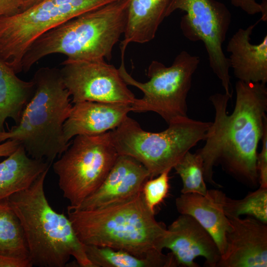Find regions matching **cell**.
Wrapping results in <instances>:
<instances>
[{"mask_svg": "<svg viewBox=\"0 0 267 267\" xmlns=\"http://www.w3.org/2000/svg\"><path fill=\"white\" fill-rule=\"evenodd\" d=\"M236 100L232 113L227 112L231 98L216 93L209 99L215 118L203 147L197 150L203 162L205 180L218 187L213 179V168L221 164L230 174L249 184L259 183L257 149L267 126V88L265 83L235 84Z\"/></svg>", "mask_w": 267, "mask_h": 267, "instance_id": "6da1fadb", "label": "cell"}, {"mask_svg": "<svg viewBox=\"0 0 267 267\" xmlns=\"http://www.w3.org/2000/svg\"><path fill=\"white\" fill-rule=\"evenodd\" d=\"M67 208L75 233L84 245L121 250L141 258L163 254L167 228L156 220L142 190L94 209Z\"/></svg>", "mask_w": 267, "mask_h": 267, "instance_id": "7a4b0ae2", "label": "cell"}, {"mask_svg": "<svg viewBox=\"0 0 267 267\" xmlns=\"http://www.w3.org/2000/svg\"><path fill=\"white\" fill-rule=\"evenodd\" d=\"M130 0H117L80 15L42 35L21 63L27 72L40 59L62 54L72 60H110L114 46L126 30Z\"/></svg>", "mask_w": 267, "mask_h": 267, "instance_id": "3957f363", "label": "cell"}, {"mask_svg": "<svg viewBox=\"0 0 267 267\" xmlns=\"http://www.w3.org/2000/svg\"><path fill=\"white\" fill-rule=\"evenodd\" d=\"M48 168L28 188L8 199L22 225L33 266L64 267L71 257L82 267H93L68 217L56 212L44 191Z\"/></svg>", "mask_w": 267, "mask_h": 267, "instance_id": "277c9868", "label": "cell"}, {"mask_svg": "<svg viewBox=\"0 0 267 267\" xmlns=\"http://www.w3.org/2000/svg\"><path fill=\"white\" fill-rule=\"evenodd\" d=\"M32 80L35 84L33 95L19 122L0 134V143L16 140L30 157L52 164L71 143L65 139L63 125L73 105L60 69L40 68Z\"/></svg>", "mask_w": 267, "mask_h": 267, "instance_id": "5b68a950", "label": "cell"}, {"mask_svg": "<svg viewBox=\"0 0 267 267\" xmlns=\"http://www.w3.org/2000/svg\"><path fill=\"white\" fill-rule=\"evenodd\" d=\"M212 123L187 116L170 123L161 132L152 133L143 130L127 116L109 133L119 155L139 161L152 178L171 170L187 152L200 141L205 140Z\"/></svg>", "mask_w": 267, "mask_h": 267, "instance_id": "8992f818", "label": "cell"}, {"mask_svg": "<svg viewBox=\"0 0 267 267\" xmlns=\"http://www.w3.org/2000/svg\"><path fill=\"white\" fill-rule=\"evenodd\" d=\"M124 57L125 53H121L118 68L121 76L127 85L138 88L143 93L141 98H135L131 104V111L154 112L168 124L187 116V96L200 63L199 56L182 51L169 67L153 60L147 69L149 80L145 83L136 81L128 73Z\"/></svg>", "mask_w": 267, "mask_h": 267, "instance_id": "52a82bcc", "label": "cell"}, {"mask_svg": "<svg viewBox=\"0 0 267 267\" xmlns=\"http://www.w3.org/2000/svg\"><path fill=\"white\" fill-rule=\"evenodd\" d=\"M117 0H42L0 17V58L17 74L30 45L46 32L85 12Z\"/></svg>", "mask_w": 267, "mask_h": 267, "instance_id": "ba28073f", "label": "cell"}, {"mask_svg": "<svg viewBox=\"0 0 267 267\" xmlns=\"http://www.w3.org/2000/svg\"><path fill=\"white\" fill-rule=\"evenodd\" d=\"M118 155L109 132L74 137L52 166L69 206H78L100 186Z\"/></svg>", "mask_w": 267, "mask_h": 267, "instance_id": "9c48e42d", "label": "cell"}, {"mask_svg": "<svg viewBox=\"0 0 267 267\" xmlns=\"http://www.w3.org/2000/svg\"><path fill=\"white\" fill-rule=\"evenodd\" d=\"M177 10L185 12L180 27L189 40L203 42L209 65L220 80L225 93L232 97L229 63L222 50L231 15L225 4L216 0H173L168 16Z\"/></svg>", "mask_w": 267, "mask_h": 267, "instance_id": "30bf717a", "label": "cell"}, {"mask_svg": "<svg viewBox=\"0 0 267 267\" xmlns=\"http://www.w3.org/2000/svg\"><path fill=\"white\" fill-rule=\"evenodd\" d=\"M60 69L73 104L83 101L132 104L136 98L118 69L105 59H66Z\"/></svg>", "mask_w": 267, "mask_h": 267, "instance_id": "8fae6325", "label": "cell"}, {"mask_svg": "<svg viewBox=\"0 0 267 267\" xmlns=\"http://www.w3.org/2000/svg\"><path fill=\"white\" fill-rule=\"evenodd\" d=\"M163 249L171 250L177 266L198 267L194 262L198 257L206 265L217 267L221 254L210 234L192 217L181 214L167 228Z\"/></svg>", "mask_w": 267, "mask_h": 267, "instance_id": "7c38bea8", "label": "cell"}, {"mask_svg": "<svg viewBox=\"0 0 267 267\" xmlns=\"http://www.w3.org/2000/svg\"><path fill=\"white\" fill-rule=\"evenodd\" d=\"M228 219L231 229L217 267H267V224L251 217Z\"/></svg>", "mask_w": 267, "mask_h": 267, "instance_id": "4fadbf2b", "label": "cell"}, {"mask_svg": "<svg viewBox=\"0 0 267 267\" xmlns=\"http://www.w3.org/2000/svg\"><path fill=\"white\" fill-rule=\"evenodd\" d=\"M150 175L145 167L134 158L119 155L100 186L76 207L91 210L132 197L142 190Z\"/></svg>", "mask_w": 267, "mask_h": 267, "instance_id": "5bb4252c", "label": "cell"}, {"mask_svg": "<svg viewBox=\"0 0 267 267\" xmlns=\"http://www.w3.org/2000/svg\"><path fill=\"white\" fill-rule=\"evenodd\" d=\"M131 111V105L122 103L83 101L74 103L63 125L65 140L77 135H97L117 127Z\"/></svg>", "mask_w": 267, "mask_h": 267, "instance_id": "9a60e30c", "label": "cell"}, {"mask_svg": "<svg viewBox=\"0 0 267 267\" xmlns=\"http://www.w3.org/2000/svg\"><path fill=\"white\" fill-rule=\"evenodd\" d=\"M223 192L208 190L206 195L196 193L181 194L176 199L177 211L195 219L212 236L221 256L226 247V235L231 225L222 203Z\"/></svg>", "mask_w": 267, "mask_h": 267, "instance_id": "2e32d148", "label": "cell"}, {"mask_svg": "<svg viewBox=\"0 0 267 267\" xmlns=\"http://www.w3.org/2000/svg\"><path fill=\"white\" fill-rule=\"evenodd\" d=\"M259 21L245 29H239L228 42L230 68L239 81L267 82V35L259 44L251 42L253 31Z\"/></svg>", "mask_w": 267, "mask_h": 267, "instance_id": "e0dca14e", "label": "cell"}, {"mask_svg": "<svg viewBox=\"0 0 267 267\" xmlns=\"http://www.w3.org/2000/svg\"><path fill=\"white\" fill-rule=\"evenodd\" d=\"M173 0H130L127 25L121 50L129 44L146 43L155 37Z\"/></svg>", "mask_w": 267, "mask_h": 267, "instance_id": "ac0fdd59", "label": "cell"}, {"mask_svg": "<svg viewBox=\"0 0 267 267\" xmlns=\"http://www.w3.org/2000/svg\"><path fill=\"white\" fill-rule=\"evenodd\" d=\"M0 162V200L28 188L51 164L30 157L20 144Z\"/></svg>", "mask_w": 267, "mask_h": 267, "instance_id": "d6986e66", "label": "cell"}, {"mask_svg": "<svg viewBox=\"0 0 267 267\" xmlns=\"http://www.w3.org/2000/svg\"><path fill=\"white\" fill-rule=\"evenodd\" d=\"M35 84L25 81L0 58V134L5 131L7 119L17 124L26 104L33 95Z\"/></svg>", "mask_w": 267, "mask_h": 267, "instance_id": "ffe728a7", "label": "cell"}, {"mask_svg": "<svg viewBox=\"0 0 267 267\" xmlns=\"http://www.w3.org/2000/svg\"><path fill=\"white\" fill-rule=\"evenodd\" d=\"M88 258L93 267H175L171 253L139 257L126 251L107 247L85 245Z\"/></svg>", "mask_w": 267, "mask_h": 267, "instance_id": "44dd1931", "label": "cell"}, {"mask_svg": "<svg viewBox=\"0 0 267 267\" xmlns=\"http://www.w3.org/2000/svg\"><path fill=\"white\" fill-rule=\"evenodd\" d=\"M0 255L30 260L22 225L8 198L0 200Z\"/></svg>", "mask_w": 267, "mask_h": 267, "instance_id": "7402d4cb", "label": "cell"}, {"mask_svg": "<svg viewBox=\"0 0 267 267\" xmlns=\"http://www.w3.org/2000/svg\"><path fill=\"white\" fill-rule=\"evenodd\" d=\"M222 203L227 218L247 215L267 223V188L260 187L240 200L230 199L223 193Z\"/></svg>", "mask_w": 267, "mask_h": 267, "instance_id": "603a6c76", "label": "cell"}, {"mask_svg": "<svg viewBox=\"0 0 267 267\" xmlns=\"http://www.w3.org/2000/svg\"><path fill=\"white\" fill-rule=\"evenodd\" d=\"M173 168L182 180L181 194H207L208 189L204 176L203 162L198 153L187 152Z\"/></svg>", "mask_w": 267, "mask_h": 267, "instance_id": "cb8c5ba5", "label": "cell"}, {"mask_svg": "<svg viewBox=\"0 0 267 267\" xmlns=\"http://www.w3.org/2000/svg\"><path fill=\"white\" fill-rule=\"evenodd\" d=\"M170 171H165L155 178L148 179L142 186V192L145 201L153 212H154L155 207L161 203L168 194Z\"/></svg>", "mask_w": 267, "mask_h": 267, "instance_id": "d4e9b609", "label": "cell"}, {"mask_svg": "<svg viewBox=\"0 0 267 267\" xmlns=\"http://www.w3.org/2000/svg\"><path fill=\"white\" fill-rule=\"evenodd\" d=\"M262 148L257 158V170L260 187L267 188V126L262 138Z\"/></svg>", "mask_w": 267, "mask_h": 267, "instance_id": "484cf974", "label": "cell"}, {"mask_svg": "<svg viewBox=\"0 0 267 267\" xmlns=\"http://www.w3.org/2000/svg\"><path fill=\"white\" fill-rule=\"evenodd\" d=\"M231 4L241 9L249 15L262 13L261 20L267 21V0H264L262 3L256 0H230Z\"/></svg>", "mask_w": 267, "mask_h": 267, "instance_id": "4316f807", "label": "cell"}, {"mask_svg": "<svg viewBox=\"0 0 267 267\" xmlns=\"http://www.w3.org/2000/svg\"><path fill=\"white\" fill-rule=\"evenodd\" d=\"M22 8L21 0H0V17L17 13Z\"/></svg>", "mask_w": 267, "mask_h": 267, "instance_id": "83f0119b", "label": "cell"}, {"mask_svg": "<svg viewBox=\"0 0 267 267\" xmlns=\"http://www.w3.org/2000/svg\"><path fill=\"white\" fill-rule=\"evenodd\" d=\"M29 259H23L0 255V267H32Z\"/></svg>", "mask_w": 267, "mask_h": 267, "instance_id": "f1b7e54d", "label": "cell"}, {"mask_svg": "<svg viewBox=\"0 0 267 267\" xmlns=\"http://www.w3.org/2000/svg\"><path fill=\"white\" fill-rule=\"evenodd\" d=\"M20 143L15 140H7L0 144V157H7L14 152Z\"/></svg>", "mask_w": 267, "mask_h": 267, "instance_id": "f546056e", "label": "cell"}, {"mask_svg": "<svg viewBox=\"0 0 267 267\" xmlns=\"http://www.w3.org/2000/svg\"><path fill=\"white\" fill-rule=\"evenodd\" d=\"M42 0H21L22 2L21 11L30 7Z\"/></svg>", "mask_w": 267, "mask_h": 267, "instance_id": "4dcf8cb0", "label": "cell"}]
</instances>
